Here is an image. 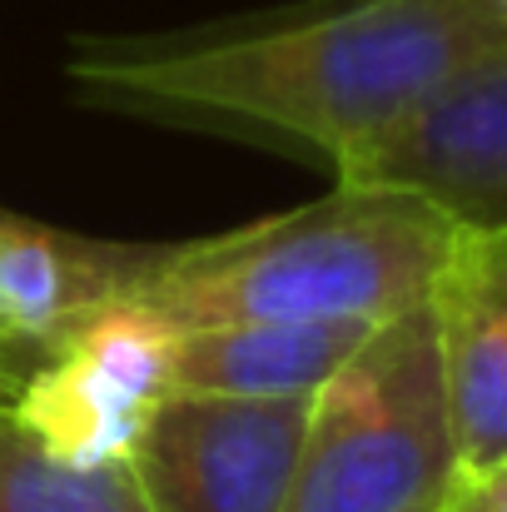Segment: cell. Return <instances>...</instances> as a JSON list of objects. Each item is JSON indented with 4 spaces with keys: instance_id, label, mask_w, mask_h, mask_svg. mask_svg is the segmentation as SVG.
<instances>
[{
    "instance_id": "cell-6",
    "label": "cell",
    "mask_w": 507,
    "mask_h": 512,
    "mask_svg": "<svg viewBox=\"0 0 507 512\" xmlns=\"http://www.w3.org/2000/svg\"><path fill=\"white\" fill-rule=\"evenodd\" d=\"M334 179L423 194L458 224H507V45L338 160Z\"/></svg>"
},
{
    "instance_id": "cell-14",
    "label": "cell",
    "mask_w": 507,
    "mask_h": 512,
    "mask_svg": "<svg viewBox=\"0 0 507 512\" xmlns=\"http://www.w3.org/2000/svg\"><path fill=\"white\" fill-rule=\"evenodd\" d=\"M498 5H503V10H507V0H498Z\"/></svg>"
},
{
    "instance_id": "cell-10",
    "label": "cell",
    "mask_w": 507,
    "mask_h": 512,
    "mask_svg": "<svg viewBox=\"0 0 507 512\" xmlns=\"http://www.w3.org/2000/svg\"><path fill=\"white\" fill-rule=\"evenodd\" d=\"M0 512H150L130 458H65L0 408Z\"/></svg>"
},
{
    "instance_id": "cell-5",
    "label": "cell",
    "mask_w": 507,
    "mask_h": 512,
    "mask_svg": "<svg viewBox=\"0 0 507 512\" xmlns=\"http://www.w3.org/2000/svg\"><path fill=\"white\" fill-rule=\"evenodd\" d=\"M174 339L140 304H100L45 348L10 408L65 458H125L140 418L174 388Z\"/></svg>"
},
{
    "instance_id": "cell-1",
    "label": "cell",
    "mask_w": 507,
    "mask_h": 512,
    "mask_svg": "<svg viewBox=\"0 0 507 512\" xmlns=\"http://www.w3.org/2000/svg\"><path fill=\"white\" fill-rule=\"evenodd\" d=\"M498 45V0H348L269 30L80 55L70 80L125 110L294 140L334 170Z\"/></svg>"
},
{
    "instance_id": "cell-4",
    "label": "cell",
    "mask_w": 507,
    "mask_h": 512,
    "mask_svg": "<svg viewBox=\"0 0 507 512\" xmlns=\"http://www.w3.org/2000/svg\"><path fill=\"white\" fill-rule=\"evenodd\" d=\"M314 393L244 398L169 388L130 438L150 512H284Z\"/></svg>"
},
{
    "instance_id": "cell-2",
    "label": "cell",
    "mask_w": 507,
    "mask_h": 512,
    "mask_svg": "<svg viewBox=\"0 0 507 512\" xmlns=\"http://www.w3.org/2000/svg\"><path fill=\"white\" fill-rule=\"evenodd\" d=\"M458 219L408 189L338 184L289 214L229 234L155 244L125 304L174 334L249 319H393L423 304L458 239Z\"/></svg>"
},
{
    "instance_id": "cell-12",
    "label": "cell",
    "mask_w": 507,
    "mask_h": 512,
    "mask_svg": "<svg viewBox=\"0 0 507 512\" xmlns=\"http://www.w3.org/2000/svg\"><path fill=\"white\" fill-rule=\"evenodd\" d=\"M25 373H30V363H15V358H5V353H0V408H10V403H15V393H20Z\"/></svg>"
},
{
    "instance_id": "cell-8",
    "label": "cell",
    "mask_w": 507,
    "mask_h": 512,
    "mask_svg": "<svg viewBox=\"0 0 507 512\" xmlns=\"http://www.w3.org/2000/svg\"><path fill=\"white\" fill-rule=\"evenodd\" d=\"M155 244H100L0 209V339L45 358L75 319L130 299Z\"/></svg>"
},
{
    "instance_id": "cell-11",
    "label": "cell",
    "mask_w": 507,
    "mask_h": 512,
    "mask_svg": "<svg viewBox=\"0 0 507 512\" xmlns=\"http://www.w3.org/2000/svg\"><path fill=\"white\" fill-rule=\"evenodd\" d=\"M438 512H507V463L493 468H458Z\"/></svg>"
},
{
    "instance_id": "cell-13",
    "label": "cell",
    "mask_w": 507,
    "mask_h": 512,
    "mask_svg": "<svg viewBox=\"0 0 507 512\" xmlns=\"http://www.w3.org/2000/svg\"><path fill=\"white\" fill-rule=\"evenodd\" d=\"M0 353H5V358H15V363H30V368L40 363L35 353H25V348H15V343H5V339H0Z\"/></svg>"
},
{
    "instance_id": "cell-7",
    "label": "cell",
    "mask_w": 507,
    "mask_h": 512,
    "mask_svg": "<svg viewBox=\"0 0 507 512\" xmlns=\"http://www.w3.org/2000/svg\"><path fill=\"white\" fill-rule=\"evenodd\" d=\"M428 309L458 463H507V224L458 229Z\"/></svg>"
},
{
    "instance_id": "cell-9",
    "label": "cell",
    "mask_w": 507,
    "mask_h": 512,
    "mask_svg": "<svg viewBox=\"0 0 507 512\" xmlns=\"http://www.w3.org/2000/svg\"><path fill=\"white\" fill-rule=\"evenodd\" d=\"M373 329V319H249L189 329L174 339V388L304 398L319 393Z\"/></svg>"
},
{
    "instance_id": "cell-3",
    "label": "cell",
    "mask_w": 507,
    "mask_h": 512,
    "mask_svg": "<svg viewBox=\"0 0 507 512\" xmlns=\"http://www.w3.org/2000/svg\"><path fill=\"white\" fill-rule=\"evenodd\" d=\"M458 468L423 299L383 319L314 393L284 512H438Z\"/></svg>"
}]
</instances>
